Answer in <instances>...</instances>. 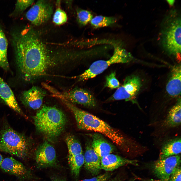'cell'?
<instances>
[{"label":"cell","instance_id":"cell-34","mask_svg":"<svg viewBox=\"0 0 181 181\" xmlns=\"http://www.w3.org/2000/svg\"><path fill=\"white\" fill-rule=\"evenodd\" d=\"M3 159L2 156L0 154V168Z\"/></svg>","mask_w":181,"mask_h":181},{"label":"cell","instance_id":"cell-8","mask_svg":"<svg viewBox=\"0 0 181 181\" xmlns=\"http://www.w3.org/2000/svg\"><path fill=\"white\" fill-rule=\"evenodd\" d=\"M53 12L52 4L48 1H38L27 11L26 16L34 25L38 26L48 21Z\"/></svg>","mask_w":181,"mask_h":181},{"label":"cell","instance_id":"cell-30","mask_svg":"<svg viewBox=\"0 0 181 181\" xmlns=\"http://www.w3.org/2000/svg\"><path fill=\"white\" fill-rule=\"evenodd\" d=\"M168 181H181V168L178 167L171 175Z\"/></svg>","mask_w":181,"mask_h":181},{"label":"cell","instance_id":"cell-5","mask_svg":"<svg viewBox=\"0 0 181 181\" xmlns=\"http://www.w3.org/2000/svg\"><path fill=\"white\" fill-rule=\"evenodd\" d=\"M133 58L130 53L120 46L114 48L112 56L107 60H99L92 63L88 68L78 77L79 80L83 81L95 77L102 73L111 65L125 63L132 61Z\"/></svg>","mask_w":181,"mask_h":181},{"label":"cell","instance_id":"cell-28","mask_svg":"<svg viewBox=\"0 0 181 181\" xmlns=\"http://www.w3.org/2000/svg\"><path fill=\"white\" fill-rule=\"evenodd\" d=\"M120 85L119 82L116 78L115 72H112L106 77L105 86L113 89L118 88Z\"/></svg>","mask_w":181,"mask_h":181},{"label":"cell","instance_id":"cell-7","mask_svg":"<svg viewBox=\"0 0 181 181\" xmlns=\"http://www.w3.org/2000/svg\"><path fill=\"white\" fill-rule=\"evenodd\" d=\"M142 83L138 76L132 75L127 77L109 99V101L125 100L136 103L135 99L141 87Z\"/></svg>","mask_w":181,"mask_h":181},{"label":"cell","instance_id":"cell-17","mask_svg":"<svg viewBox=\"0 0 181 181\" xmlns=\"http://www.w3.org/2000/svg\"><path fill=\"white\" fill-rule=\"evenodd\" d=\"M0 97L10 108L22 115L27 117L19 106L11 88L0 76Z\"/></svg>","mask_w":181,"mask_h":181},{"label":"cell","instance_id":"cell-12","mask_svg":"<svg viewBox=\"0 0 181 181\" xmlns=\"http://www.w3.org/2000/svg\"><path fill=\"white\" fill-rule=\"evenodd\" d=\"M46 95V92L42 89L34 86L24 91L21 95V99L24 105L36 110L41 108Z\"/></svg>","mask_w":181,"mask_h":181},{"label":"cell","instance_id":"cell-15","mask_svg":"<svg viewBox=\"0 0 181 181\" xmlns=\"http://www.w3.org/2000/svg\"><path fill=\"white\" fill-rule=\"evenodd\" d=\"M92 147L96 154L101 159L111 154L114 150L112 145L98 133L91 134Z\"/></svg>","mask_w":181,"mask_h":181},{"label":"cell","instance_id":"cell-35","mask_svg":"<svg viewBox=\"0 0 181 181\" xmlns=\"http://www.w3.org/2000/svg\"><path fill=\"white\" fill-rule=\"evenodd\" d=\"M108 181H118L117 179H112L111 180H109Z\"/></svg>","mask_w":181,"mask_h":181},{"label":"cell","instance_id":"cell-11","mask_svg":"<svg viewBox=\"0 0 181 181\" xmlns=\"http://www.w3.org/2000/svg\"><path fill=\"white\" fill-rule=\"evenodd\" d=\"M35 159L37 164L40 167L45 168L54 166L57 161L55 148L48 142H44L36 151Z\"/></svg>","mask_w":181,"mask_h":181},{"label":"cell","instance_id":"cell-1","mask_svg":"<svg viewBox=\"0 0 181 181\" xmlns=\"http://www.w3.org/2000/svg\"><path fill=\"white\" fill-rule=\"evenodd\" d=\"M13 46L22 78L29 81L46 73L53 63L48 51L33 30L25 28L13 34Z\"/></svg>","mask_w":181,"mask_h":181},{"label":"cell","instance_id":"cell-22","mask_svg":"<svg viewBox=\"0 0 181 181\" xmlns=\"http://www.w3.org/2000/svg\"><path fill=\"white\" fill-rule=\"evenodd\" d=\"M68 161L71 173L75 177H78L80 169L84 164L83 155L82 153L73 156H68Z\"/></svg>","mask_w":181,"mask_h":181},{"label":"cell","instance_id":"cell-29","mask_svg":"<svg viewBox=\"0 0 181 181\" xmlns=\"http://www.w3.org/2000/svg\"><path fill=\"white\" fill-rule=\"evenodd\" d=\"M111 175L110 173L107 172L90 178L85 179L80 181H107Z\"/></svg>","mask_w":181,"mask_h":181},{"label":"cell","instance_id":"cell-10","mask_svg":"<svg viewBox=\"0 0 181 181\" xmlns=\"http://www.w3.org/2000/svg\"><path fill=\"white\" fill-rule=\"evenodd\" d=\"M59 95L72 104L82 105L88 108H93L97 105L96 100L92 94L86 89L76 87Z\"/></svg>","mask_w":181,"mask_h":181},{"label":"cell","instance_id":"cell-18","mask_svg":"<svg viewBox=\"0 0 181 181\" xmlns=\"http://www.w3.org/2000/svg\"><path fill=\"white\" fill-rule=\"evenodd\" d=\"M0 168L4 172L20 177H24L28 173L24 166L20 162L11 157L4 159Z\"/></svg>","mask_w":181,"mask_h":181},{"label":"cell","instance_id":"cell-4","mask_svg":"<svg viewBox=\"0 0 181 181\" xmlns=\"http://www.w3.org/2000/svg\"><path fill=\"white\" fill-rule=\"evenodd\" d=\"M34 123L38 132L50 138L59 136L66 123L64 113L57 108L43 105L33 117Z\"/></svg>","mask_w":181,"mask_h":181},{"label":"cell","instance_id":"cell-31","mask_svg":"<svg viewBox=\"0 0 181 181\" xmlns=\"http://www.w3.org/2000/svg\"><path fill=\"white\" fill-rule=\"evenodd\" d=\"M51 179L52 181H66L64 179L56 177H53Z\"/></svg>","mask_w":181,"mask_h":181},{"label":"cell","instance_id":"cell-36","mask_svg":"<svg viewBox=\"0 0 181 181\" xmlns=\"http://www.w3.org/2000/svg\"><path fill=\"white\" fill-rule=\"evenodd\" d=\"M150 181H162L160 179L158 180H152Z\"/></svg>","mask_w":181,"mask_h":181},{"label":"cell","instance_id":"cell-23","mask_svg":"<svg viewBox=\"0 0 181 181\" xmlns=\"http://www.w3.org/2000/svg\"><path fill=\"white\" fill-rule=\"evenodd\" d=\"M65 141L68 149V156L82 153L80 144L74 136L72 135L67 136L65 139Z\"/></svg>","mask_w":181,"mask_h":181},{"label":"cell","instance_id":"cell-14","mask_svg":"<svg viewBox=\"0 0 181 181\" xmlns=\"http://www.w3.org/2000/svg\"><path fill=\"white\" fill-rule=\"evenodd\" d=\"M84 157L85 168L93 175L98 174L102 169L101 159L93 149L91 141L86 143Z\"/></svg>","mask_w":181,"mask_h":181},{"label":"cell","instance_id":"cell-26","mask_svg":"<svg viewBox=\"0 0 181 181\" xmlns=\"http://www.w3.org/2000/svg\"><path fill=\"white\" fill-rule=\"evenodd\" d=\"M67 14L64 11L60 8L57 9L53 18L55 24L58 25L63 24L67 21Z\"/></svg>","mask_w":181,"mask_h":181},{"label":"cell","instance_id":"cell-9","mask_svg":"<svg viewBox=\"0 0 181 181\" xmlns=\"http://www.w3.org/2000/svg\"><path fill=\"white\" fill-rule=\"evenodd\" d=\"M180 163L179 155L159 159L154 164V173L162 181H168L171 175L179 166Z\"/></svg>","mask_w":181,"mask_h":181},{"label":"cell","instance_id":"cell-6","mask_svg":"<svg viewBox=\"0 0 181 181\" xmlns=\"http://www.w3.org/2000/svg\"><path fill=\"white\" fill-rule=\"evenodd\" d=\"M0 143L5 152L18 157H24L28 151V142L25 137L10 127L2 131Z\"/></svg>","mask_w":181,"mask_h":181},{"label":"cell","instance_id":"cell-27","mask_svg":"<svg viewBox=\"0 0 181 181\" xmlns=\"http://www.w3.org/2000/svg\"><path fill=\"white\" fill-rule=\"evenodd\" d=\"M33 0H19L17 1L13 13L14 14L20 13L23 12L33 3Z\"/></svg>","mask_w":181,"mask_h":181},{"label":"cell","instance_id":"cell-3","mask_svg":"<svg viewBox=\"0 0 181 181\" xmlns=\"http://www.w3.org/2000/svg\"><path fill=\"white\" fill-rule=\"evenodd\" d=\"M159 35L161 46L169 54L180 60L181 17L175 9L170 10L162 22Z\"/></svg>","mask_w":181,"mask_h":181},{"label":"cell","instance_id":"cell-21","mask_svg":"<svg viewBox=\"0 0 181 181\" xmlns=\"http://www.w3.org/2000/svg\"><path fill=\"white\" fill-rule=\"evenodd\" d=\"M7 47L6 37L0 27V67L6 70L9 68L7 57Z\"/></svg>","mask_w":181,"mask_h":181},{"label":"cell","instance_id":"cell-33","mask_svg":"<svg viewBox=\"0 0 181 181\" xmlns=\"http://www.w3.org/2000/svg\"><path fill=\"white\" fill-rule=\"evenodd\" d=\"M0 151L5 152V149L2 145L0 143Z\"/></svg>","mask_w":181,"mask_h":181},{"label":"cell","instance_id":"cell-20","mask_svg":"<svg viewBox=\"0 0 181 181\" xmlns=\"http://www.w3.org/2000/svg\"><path fill=\"white\" fill-rule=\"evenodd\" d=\"M181 105L180 98L168 112L163 123L164 126L168 128H173L180 124Z\"/></svg>","mask_w":181,"mask_h":181},{"label":"cell","instance_id":"cell-16","mask_svg":"<svg viewBox=\"0 0 181 181\" xmlns=\"http://www.w3.org/2000/svg\"><path fill=\"white\" fill-rule=\"evenodd\" d=\"M166 90L171 97L175 98L180 95L181 68L180 65L174 66L166 86Z\"/></svg>","mask_w":181,"mask_h":181},{"label":"cell","instance_id":"cell-2","mask_svg":"<svg viewBox=\"0 0 181 181\" xmlns=\"http://www.w3.org/2000/svg\"><path fill=\"white\" fill-rule=\"evenodd\" d=\"M62 101L73 113L78 128L101 133L121 148L127 145L128 141L118 130L95 116L78 108L66 100L63 99Z\"/></svg>","mask_w":181,"mask_h":181},{"label":"cell","instance_id":"cell-19","mask_svg":"<svg viewBox=\"0 0 181 181\" xmlns=\"http://www.w3.org/2000/svg\"><path fill=\"white\" fill-rule=\"evenodd\" d=\"M181 151L180 138H176L166 142L163 145L159 154V159L179 155Z\"/></svg>","mask_w":181,"mask_h":181},{"label":"cell","instance_id":"cell-25","mask_svg":"<svg viewBox=\"0 0 181 181\" xmlns=\"http://www.w3.org/2000/svg\"><path fill=\"white\" fill-rule=\"evenodd\" d=\"M76 16L77 22L82 26L86 25L93 18V15L90 12L80 8L77 10Z\"/></svg>","mask_w":181,"mask_h":181},{"label":"cell","instance_id":"cell-13","mask_svg":"<svg viewBox=\"0 0 181 181\" xmlns=\"http://www.w3.org/2000/svg\"><path fill=\"white\" fill-rule=\"evenodd\" d=\"M137 161L127 159L119 156L110 154L101 159V169L108 171H113L125 165H137Z\"/></svg>","mask_w":181,"mask_h":181},{"label":"cell","instance_id":"cell-24","mask_svg":"<svg viewBox=\"0 0 181 181\" xmlns=\"http://www.w3.org/2000/svg\"><path fill=\"white\" fill-rule=\"evenodd\" d=\"M116 21V18L114 17L98 15L93 18L90 22L92 26L97 28L109 26Z\"/></svg>","mask_w":181,"mask_h":181},{"label":"cell","instance_id":"cell-32","mask_svg":"<svg viewBox=\"0 0 181 181\" xmlns=\"http://www.w3.org/2000/svg\"><path fill=\"white\" fill-rule=\"evenodd\" d=\"M168 3L170 6H172L174 3V0H167Z\"/></svg>","mask_w":181,"mask_h":181}]
</instances>
